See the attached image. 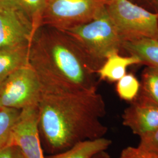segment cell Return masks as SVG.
<instances>
[{
  "label": "cell",
  "mask_w": 158,
  "mask_h": 158,
  "mask_svg": "<svg viewBox=\"0 0 158 158\" xmlns=\"http://www.w3.org/2000/svg\"><path fill=\"white\" fill-rule=\"evenodd\" d=\"M40 135L48 152H61L79 142L104 137L106 104L97 89L42 93L38 104Z\"/></svg>",
  "instance_id": "obj_1"
},
{
  "label": "cell",
  "mask_w": 158,
  "mask_h": 158,
  "mask_svg": "<svg viewBox=\"0 0 158 158\" xmlns=\"http://www.w3.org/2000/svg\"><path fill=\"white\" fill-rule=\"evenodd\" d=\"M29 64L42 93L97 89V69L79 45L61 29L42 25L29 45Z\"/></svg>",
  "instance_id": "obj_2"
},
{
  "label": "cell",
  "mask_w": 158,
  "mask_h": 158,
  "mask_svg": "<svg viewBox=\"0 0 158 158\" xmlns=\"http://www.w3.org/2000/svg\"><path fill=\"white\" fill-rule=\"evenodd\" d=\"M62 31L79 45L97 70L110 55L123 48V40L106 6L90 21Z\"/></svg>",
  "instance_id": "obj_3"
},
{
  "label": "cell",
  "mask_w": 158,
  "mask_h": 158,
  "mask_svg": "<svg viewBox=\"0 0 158 158\" xmlns=\"http://www.w3.org/2000/svg\"><path fill=\"white\" fill-rule=\"evenodd\" d=\"M108 13L123 42L141 38L158 40V15L129 0H110Z\"/></svg>",
  "instance_id": "obj_4"
},
{
  "label": "cell",
  "mask_w": 158,
  "mask_h": 158,
  "mask_svg": "<svg viewBox=\"0 0 158 158\" xmlns=\"http://www.w3.org/2000/svg\"><path fill=\"white\" fill-rule=\"evenodd\" d=\"M110 0H46L41 26L64 30L90 21Z\"/></svg>",
  "instance_id": "obj_5"
},
{
  "label": "cell",
  "mask_w": 158,
  "mask_h": 158,
  "mask_svg": "<svg viewBox=\"0 0 158 158\" xmlns=\"http://www.w3.org/2000/svg\"><path fill=\"white\" fill-rule=\"evenodd\" d=\"M42 94L40 79L29 64L18 69L0 84L2 107L21 110L38 105Z\"/></svg>",
  "instance_id": "obj_6"
},
{
  "label": "cell",
  "mask_w": 158,
  "mask_h": 158,
  "mask_svg": "<svg viewBox=\"0 0 158 158\" xmlns=\"http://www.w3.org/2000/svg\"><path fill=\"white\" fill-rule=\"evenodd\" d=\"M38 105L24 108L12 131L10 145L17 147L24 158H45L40 142Z\"/></svg>",
  "instance_id": "obj_7"
},
{
  "label": "cell",
  "mask_w": 158,
  "mask_h": 158,
  "mask_svg": "<svg viewBox=\"0 0 158 158\" xmlns=\"http://www.w3.org/2000/svg\"><path fill=\"white\" fill-rule=\"evenodd\" d=\"M35 33L31 23L21 14L0 10V49L30 45Z\"/></svg>",
  "instance_id": "obj_8"
},
{
  "label": "cell",
  "mask_w": 158,
  "mask_h": 158,
  "mask_svg": "<svg viewBox=\"0 0 158 158\" xmlns=\"http://www.w3.org/2000/svg\"><path fill=\"white\" fill-rule=\"evenodd\" d=\"M122 118L123 124L140 137L158 128V106L138 95Z\"/></svg>",
  "instance_id": "obj_9"
},
{
  "label": "cell",
  "mask_w": 158,
  "mask_h": 158,
  "mask_svg": "<svg viewBox=\"0 0 158 158\" xmlns=\"http://www.w3.org/2000/svg\"><path fill=\"white\" fill-rule=\"evenodd\" d=\"M46 0H0V10L17 12L31 23L35 32L41 26Z\"/></svg>",
  "instance_id": "obj_10"
},
{
  "label": "cell",
  "mask_w": 158,
  "mask_h": 158,
  "mask_svg": "<svg viewBox=\"0 0 158 158\" xmlns=\"http://www.w3.org/2000/svg\"><path fill=\"white\" fill-rule=\"evenodd\" d=\"M111 144V140L105 137L85 140L63 152L52 154L45 158H93L96 155L105 152Z\"/></svg>",
  "instance_id": "obj_11"
},
{
  "label": "cell",
  "mask_w": 158,
  "mask_h": 158,
  "mask_svg": "<svg viewBox=\"0 0 158 158\" xmlns=\"http://www.w3.org/2000/svg\"><path fill=\"white\" fill-rule=\"evenodd\" d=\"M142 63L141 60L135 55L123 57L119 56L118 53H114L108 57L97 70V73L102 80L110 82L118 81L126 74L128 66Z\"/></svg>",
  "instance_id": "obj_12"
},
{
  "label": "cell",
  "mask_w": 158,
  "mask_h": 158,
  "mask_svg": "<svg viewBox=\"0 0 158 158\" xmlns=\"http://www.w3.org/2000/svg\"><path fill=\"white\" fill-rule=\"evenodd\" d=\"M28 45L0 49V84L18 69L29 64Z\"/></svg>",
  "instance_id": "obj_13"
},
{
  "label": "cell",
  "mask_w": 158,
  "mask_h": 158,
  "mask_svg": "<svg viewBox=\"0 0 158 158\" xmlns=\"http://www.w3.org/2000/svg\"><path fill=\"white\" fill-rule=\"evenodd\" d=\"M123 49L131 55H135L142 63L158 68V40L141 38L125 40L123 43Z\"/></svg>",
  "instance_id": "obj_14"
},
{
  "label": "cell",
  "mask_w": 158,
  "mask_h": 158,
  "mask_svg": "<svg viewBox=\"0 0 158 158\" xmlns=\"http://www.w3.org/2000/svg\"><path fill=\"white\" fill-rule=\"evenodd\" d=\"M20 112L15 108H0V150L10 145L12 129Z\"/></svg>",
  "instance_id": "obj_15"
},
{
  "label": "cell",
  "mask_w": 158,
  "mask_h": 158,
  "mask_svg": "<svg viewBox=\"0 0 158 158\" xmlns=\"http://www.w3.org/2000/svg\"><path fill=\"white\" fill-rule=\"evenodd\" d=\"M138 95L158 106V68L149 66L142 76Z\"/></svg>",
  "instance_id": "obj_16"
},
{
  "label": "cell",
  "mask_w": 158,
  "mask_h": 158,
  "mask_svg": "<svg viewBox=\"0 0 158 158\" xmlns=\"http://www.w3.org/2000/svg\"><path fill=\"white\" fill-rule=\"evenodd\" d=\"M141 84L132 74H125L117 81L116 90L119 97L126 101L132 102L138 95Z\"/></svg>",
  "instance_id": "obj_17"
},
{
  "label": "cell",
  "mask_w": 158,
  "mask_h": 158,
  "mask_svg": "<svg viewBox=\"0 0 158 158\" xmlns=\"http://www.w3.org/2000/svg\"><path fill=\"white\" fill-rule=\"evenodd\" d=\"M118 158H158V152L141 147H128L121 151Z\"/></svg>",
  "instance_id": "obj_18"
},
{
  "label": "cell",
  "mask_w": 158,
  "mask_h": 158,
  "mask_svg": "<svg viewBox=\"0 0 158 158\" xmlns=\"http://www.w3.org/2000/svg\"><path fill=\"white\" fill-rule=\"evenodd\" d=\"M139 138L140 141L138 147L158 152V128Z\"/></svg>",
  "instance_id": "obj_19"
},
{
  "label": "cell",
  "mask_w": 158,
  "mask_h": 158,
  "mask_svg": "<svg viewBox=\"0 0 158 158\" xmlns=\"http://www.w3.org/2000/svg\"><path fill=\"white\" fill-rule=\"evenodd\" d=\"M22 154L15 146L10 145L0 150V158H21Z\"/></svg>",
  "instance_id": "obj_20"
},
{
  "label": "cell",
  "mask_w": 158,
  "mask_h": 158,
  "mask_svg": "<svg viewBox=\"0 0 158 158\" xmlns=\"http://www.w3.org/2000/svg\"><path fill=\"white\" fill-rule=\"evenodd\" d=\"M108 154L105 152H102L100 153L97 155H96V156H94L93 158H107Z\"/></svg>",
  "instance_id": "obj_21"
},
{
  "label": "cell",
  "mask_w": 158,
  "mask_h": 158,
  "mask_svg": "<svg viewBox=\"0 0 158 158\" xmlns=\"http://www.w3.org/2000/svg\"><path fill=\"white\" fill-rule=\"evenodd\" d=\"M2 107V106H1V102H0V108Z\"/></svg>",
  "instance_id": "obj_22"
},
{
  "label": "cell",
  "mask_w": 158,
  "mask_h": 158,
  "mask_svg": "<svg viewBox=\"0 0 158 158\" xmlns=\"http://www.w3.org/2000/svg\"><path fill=\"white\" fill-rule=\"evenodd\" d=\"M107 158H110V156H109V155H108Z\"/></svg>",
  "instance_id": "obj_23"
},
{
  "label": "cell",
  "mask_w": 158,
  "mask_h": 158,
  "mask_svg": "<svg viewBox=\"0 0 158 158\" xmlns=\"http://www.w3.org/2000/svg\"><path fill=\"white\" fill-rule=\"evenodd\" d=\"M21 158H24L23 157V155H22V156H21Z\"/></svg>",
  "instance_id": "obj_24"
},
{
  "label": "cell",
  "mask_w": 158,
  "mask_h": 158,
  "mask_svg": "<svg viewBox=\"0 0 158 158\" xmlns=\"http://www.w3.org/2000/svg\"><path fill=\"white\" fill-rule=\"evenodd\" d=\"M156 1H157V2H158V0H156Z\"/></svg>",
  "instance_id": "obj_25"
}]
</instances>
